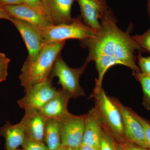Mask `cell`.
I'll list each match as a JSON object with an SVG mask.
<instances>
[{"label": "cell", "mask_w": 150, "mask_h": 150, "mask_svg": "<svg viewBox=\"0 0 150 150\" xmlns=\"http://www.w3.org/2000/svg\"><path fill=\"white\" fill-rule=\"evenodd\" d=\"M100 29L93 37L80 40L81 47L88 50L86 62H95L98 72L93 93L102 88L103 77L112 66L124 65L133 72H141L136 63L135 51H143L128 33L123 32L117 25V20L112 11L108 9L101 19Z\"/></svg>", "instance_id": "6da1fadb"}, {"label": "cell", "mask_w": 150, "mask_h": 150, "mask_svg": "<svg viewBox=\"0 0 150 150\" xmlns=\"http://www.w3.org/2000/svg\"><path fill=\"white\" fill-rule=\"evenodd\" d=\"M65 44V40L49 42L42 47L34 62H31L26 58L19 76L25 92L36 84L49 78L56 58Z\"/></svg>", "instance_id": "7a4b0ae2"}, {"label": "cell", "mask_w": 150, "mask_h": 150, "mask_svg": "<svg viewBox=\"0 0 150 150\" xmlns=\"http://www.w3.org/2000/svg\"><path fill=\"white\" fill-rule=\"evenodd\" d=\"M91 98L95 100V110L103 129L111 135L112 138L122 142L126 139L123 132L122 117L120 111L103 88Z\"/></svg>", "instance_id": "3957f363"}, {"label": "cell", "mask_w": 150, "mask_h": 150, "mask_svg": "<svg viewBox=\"0 0 150 150\" xmlns=\"http://www.w3.org/2000/svg\"><path fill=\"white\" fill-rule=\"evenodd\" d=\"M79 16L73 18L69 24L52 25L43 28V37L45 44L49 42L64 41L68 39L84 40L93 37L97 31L89 27Z\"/></svg>", "instance_id": "277c9868"}, {"label": "cell", "mask_w": 150, "mask_h": 150, "mask_svg": "<svg viewBox=\"0 0 150 150\" xmlns=\"http://www.w3.org/2000/svg\"><path fill=\"white\" fill-rule=\"evenodd\" d=\"M88 64L85 62L80 68L73 69L65 63L60 54L56 58L49 78L51 80L55 77L59 78L58 84L61 85L62 88L70 93L73 98L85 96V92L80 85L79 80Z\"/></svg>", "instance_id": "5b68a950"}, {"label": "cell", "mask_w": 150, "mask_h": 150, "mask_svg": "<svg viewBox=\"0 0 150 150\" xmlns=\"http://www.w3.org/2000/svg\"><path fill=\"white\" fill-rule=\"evenodd\" d=\"M110 97L121 113L126 141L149 150L143 126L135 116L134 110L123 105L118 98Z\"/></svg>", "instance_id": "8992f818"}, {"label": "cell", "mask_w": 150, "mask_h": 150, "mask_svg": "<svg viewBox=\"0 0 150 150\" xmlns=\"http://www.w3.org/2000/svg\"><path fill=\"white\" fill-rule=\"evenodd\" d=\"M52 80L48 78L33 86L25 93V96L17 101L20 107L25 110L28 109L40 110L56 96L58 90L54 87Z\"/></svg>", "instance_id": "52a82bcc"}, {"label": "cell", "mask_w": 150, "mask_h": 150, "mask_svg": "<svg viewBox=\"0 0 150 150\" xmlns=\"http://www.w3.org/2000/svg\"><path fill=\"white\" fill-rule=\"evenodd\" d=\"M10 21L18 30L23 38L28 52L27 58L30 62H34L41 48L46 44L42 34L43 28L13 17Z\"/></svg>", "instance_id": "ba28073f"}, {"label": "cell", "mask_w": 150, "mask_h": 150, "mask_svg": "<svg viewBox=\"0 0 150 150\" xmlns=\"http://www.w3.org/2000/svg\"><path fill=\"white\" fill-rule=\"evenodd\" d=\"M61 146L79 148L82 144L84 132L83 115L70 113L59 120Z\"/></svg>", "instance_id": "9c48e42d"}, {"label": "cell", "mask_w": 150, "mask_h": 150, "mask_svg": "<svg viewBox=\"0 0 150 150\" xmlns=\"http://www.w3.org/2000/svg\"><path fill=\"white\" fill-rule=\"evenodd\" d=\"M46 16L53 25L72 22L71 6L74 0H40Z\"/></svg>", "instance_id": "30bf717a"}, {"label": "cell", "mask_w": 150, "mask_h": 150, "mask_svg": "<svg viewBox=\"0 0 150 150\" xmlns=\"http://www.w3.org/2000/svg\"><path fill=\"white\" fill-rule=\"evenodd\" d=\"M80 8L81 16L85 23L94 30L100 29L98 21L108 9L106 0H77Z\"/></svg>", "instance_id": "8fae6325"}, {"label": "cell", "mask_w": 150, "mask_h": 150, "mask_svg": "<svg viewBox=\"0 0 150 150\" xmlns=\"http://www.w3.org/2000/svg\"><path fill=\"white\" fill-rule=\"evenodd\" d=\"M2 6L14 18L35 24L43 28L53 25L47 16L26 4Z\"/></svg>", "instance_id": "7c38bea8"}, {"label": "cell", "mask_w": 150, "mask_h": 150, "mask_svg": "<svg viewBox=\"0 0 150 150\" xmlns=\"http://www.w3.org/2000/svg\"><path fill=\"white\" fill-rule=\"evenodd\" d=\"M47 118L38 109H28L21 120L27 137L44 142V133Z\"/></svg>", "instance_id": "4fadbf2b"}, {"label": "cell", "mask_w": 150, "mask_h": 150, "mask_svg": "<svg viewBox=\"0 0 150 150\" xmlns=\"http://www.w3.org/2000/svg\"><path fill=\"white\" fill-rule=\"evenodd\" d=\"M71 95L64 89L58 90L56 96L40 109L47 119L60 120L70 113L68 110V103L71 98Z\"/></svg>", "instance_id": "5bb4252c"}, {"label": "cell", "mask_w": 150, "mask_h": 150, "mask_svg": "<svg viewBox=\"0 0 150 150\" xmlns=\"http://www.w3.org/2000/svg\"><path fill=\"white\" fill-rule=\"evenodd\" d=\"M84 117V132L82 144L100 148L102 127L94 108H92Z\"/></svg>", "instance_id": "9a60e30c"}, {"label": "cell", "mask_w": 150, "mask_h": 150, "mask_svg": "<svg viewBox=\"0 0 150 150\" xmlns=\"http://www.w3.org/2000/svg\"><path fill=\"white\" fill-rule=\"evenodd\" d=\"M0 136L5 139V150H17L26 137L24 125L21 121L15 125L7 121L4 126L0 128Z\"/></svg>", "instance_id": "2e32d148"}, {"label": "cell", "mask_w": 150, "mask_h": 150, "mask_svg": "<svg viewBox=\"0 0 150 150\" xmlns=\"http://www.w3.org/2000/svg\"><path fill=\"white\" fill-rule=\"evenodd\" d=\"M44 142L50 150H57L61 146L60 123L57 119H47Z\"/></svg>", "instance_id": "e0dca14e"}, {"label": "cell", "mask_w": 150, "mask_h": 150, "mask_svg": "<svg viewBox=\"0 0 150 150\" xmlns=\"http://www.w3.org/2000/svg\"><path fill=\"white\" fill-rule=\"evenodd\" d=\"M133 75L142 86L143 92L142 105L147 110H150V76L136 72H133Z\"/></svg>", "instance_id": "ac0fdd59"}, {"label": "cell", "mask_w": 150, "mask_h": 150, "mask_svg": "<svg viewBox=\"0 0 150 150\" xmlns=\"http://www.w3.org/2000/svg\"><path fill=\"white\" fill-rule=\"evenodd\" d=\"M21 146L23 150H50L44 142L33 139L26 136Z\"/></svg>", "instance_id": "d6986e66"}, {"label": "cell", "mask_w": 150, "mask_h": 150, "mask_svg": "<svg viewBox=\"0 0 150 150\" xmlns=\"http://www.w3.org/2000/svg\"><path fill=\"white\" fill-rule=\"evenodd\" d=\"M100 150H118L111 135L102 128L100 141Z\"/></svg>", "instance_id": "ffe728a7"}, {"label": "cell", "mask_w": 150, "mask_h": 150, "mask_svg": "<svg viewBox=\"0 0 150 150\" xmlns=\"http://www.w3.org/2000/svg\"><path fill=\"white\" fill-rule=\"evenodd\" d=\"M131 38L140 47L150 53V28L142 35H136Z\"/></svg>", "instance_id": "44dd1931"}, {"label": "cell", "mask_w": 150, "mask_h": 150, "mask_svg": "<svg viewBox=\"0 0 150 150\" xmlns=\"http://www.w3.org/2000/svg\"><path fill=\"white\" fill-rule=\"evenodd\" d=\"M10 59L4 53H0V83L5 81L8 76V69Z\"/></svg>", "instance_id": "7402d4cb"}, {"label": "cell", "mask_w": 150, "mask_h": 150, "mask_svg": "<svg viewBox=\"0 0 150 150\" xmlns=\"http://www.w3.org/2000/svg\"><path fill=\"white\" fill-rule=\"evenodd\" d=\"M138 64L141 73L150 76V56L143 57L141 53L138 56Z\"/></svg>", "instance_id": "603a6c76"}, {"label": "cell", "mask_w": 150, "mask_h": 150, "mask_svg": "<svg viewBox=\"0 0 150 150\" xmlns=\"http://www.w3.org/2000/svg\"><path fill=\"white\" fill-rule=\"evenodd\" d=\"M134 113L136 117L140 121L143 126V129L144 131L146 140L150 150V121L147 120L146 118H143L134 111Z\"/></svg>", "instance_id": "cb8c5ba5"}, {"label": "cell", "mask_w": 150, "mask_h": 150, "mask_svg": "<svg viewBox=\"0 0 150 150\" xmlns=\"http://www.w3.org/2000/svg\"><path fill=\"white\" fill-rule=\"evenodd\" d=\"M24 4L31 7L40 13L46 15L40 0H22Z\"/></svg>", "instance_id": "d4e9b609"}, {"label": "cell", "mask_w": 150, "mask_h": 150, "mask_svg": "<svg viewBox=\"0 0 150 150\" xmlns=\"http://www.w3.org/2000/svg\"><path fill=\"white\" fill-rule=\"evenodd\" d=\"M122 148L123 150H150L129 142L122 145Z\"/></svg>", "instance_id": "484cf974"}, {"label": "cell", "mask_w": 150, "mask_h": 150, "mask_svg": "<svg viewBox=\"0 0 150 150\" xmlns=\"http://www.w3.org/2000/svg\"><path fill=\"white\" fill-rule=\"evenodd\" d=\"M24 4L22 0H0V5H12Z\"/></svg>", "instance_id": "4316f807"}, {"label": "cell", "mask_w": 150, "mask_h": 150, "mask_svg": "<svg viewBox=\"0 0 150 150\" xmlns=\"http://www.w3.org/2000/svg\"><path fill=\"white\" fill-rule=\"evenodd\" d=\"M12 18L11 15L0 5V19H4L10 21Z\"/></svg>", "instance_id": "83f0119b"}, {"label": "cell", "mask_w": 150, "mask_h": 150, "mask_svg": "<svg viewBox=\"0 0 150 150\" xmlns=\"http://www.w3.org/2000/svg\"><path fill=\"white\" fill-rule=\"evenodd\" d=\"M79 150H100V148L97 147L95 146L88 144H82Z\"/></svg>", "instance_id": "f1b7e54d"}, {"label": "cell", "mask_w": 150, "mask_h": 150, "mask_svg": "<svg viewBox=\"0 0 150 150\" xmlns=\"http://www.w3.org/2000/svg\"><path fill=\"white\" fill-rule=\"evenodd\" d=\"M79 148H72L67 146H61L57 150H79Z\"/></svg>", "instance_id": "f546056e"}, {"label": "cell", "mask_w": 150, "mask_h": 150, "mask_svg": "<svg viewBox=\"0 0 150 150\" xmlns=\"http://www.w3.org/2000/svg\"><path fill=\"white\" fill-rule=\"evenodd\" d=\"M148 11L149 13V16L150 21V0H149L148 2Z\"/></svg>", "instance_id": "4dcf8cb0"}, {"label": "cell", "mask_w": 150, "mask_h": 150, "mask_svg": "<svg viewBox=\"0 0 150 150\" xmlns=\"http://www.w3.org/2000/svg\"><path fill=\"white\" fill-rule=\"evenodd\" d=\"M17 150H23L20 149H18Z\"/></svg>", "instance_id": "1f68e13d"}]
</instances>
